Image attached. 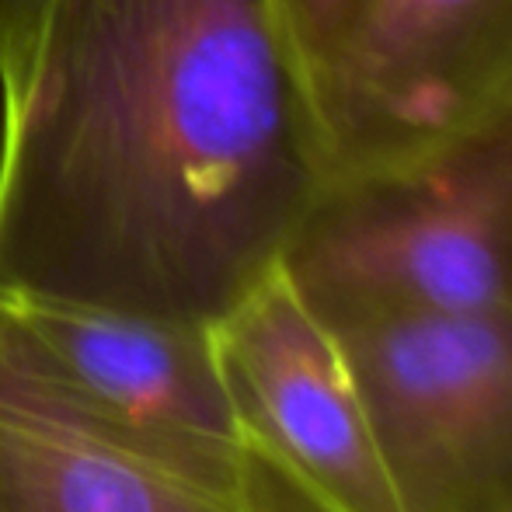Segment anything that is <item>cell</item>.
<instances>
[{
  "label": "cell",
  "instance_id": "cell-1",
  "mask_svg": "<svg viewBox=\"0 0 512 512\" xmlns=\"http://www.w3.org/2000/svg\"><path fill=\"white\" fill-rule=\"evenodd\" d=\"M324 178L279 0H53L0 112V290L213 328Z\"/></svg>",
  "mask_w": 512,
  "mask_h": 512
},
{
  "label": "cell",
  "instance_id": "cell-2",
  "mask_svg": "<svg viewBox=\"0 0 512 512\" xmlns=\"http://www.w3.org/2000/svg\"><path fill=\"white\" fill-rule=\"evenodd\" d=\"M283 265L331 321L512 304V98L321 192Z\"/></svg>",
  "mask_w": 512,
  "mask_h": 512
},
{
  "label": "cell",
  "instance_id": "cell-3",
  "mask_svg": "<svg viewBox=\"0 0 512 512\" xmlns=\"http://www.w3.org/2000/svg\"><path fill=\"white\" fill-rule=\"evenodd\" d=\"M0 512L317 509L258 453H192L95 405L0 290Z\"/></svg>",
  "mask_w": 512,
  "mask_h": 512
},
{
  "label": "cell",
  "instance_id": "cell-4",
  "mask_svg": "<svg viewBox=\"0 0 512 512\" xmlns=\"http://www.w3.org/2000/svg\"><path fill=\"white\" fill-rule=\"evenodd\" d=\"M331 324L359 373L405 512L499 506L512 492V304Z\"/></svg>",
  "mask_w": 512,
  "mask_h": 512
},
{
  "label": "cell",
  "instance_id": "cell-5",
  "mask_svg": "<svg viewBox=\"0 0 512 512\" xmlns=\"http://www.w3.org/2000/svg\"><path fill=\"white\" fill-rule=\"evenodd\" d=\"M237 422L317 512H405L335 324L279 262L209 328Z\"/></svg>",
  "mask_w": 512,
  "mask_h": 512
},
{
  "label": "cell",
  "instance_id": "cell-6",
  "mask_svg": "<svg viewBox=\"0 0 512 512\" xmlns=\"http://www.w3.org/2000/svg\"><path fill=\"white\" fill-rule=\"evenodd\" d=\"M509 98L512 0H359L314 91L324 192Z\"/></svg>",
  "mask_w": 512,
  "mask_h": 512
},
{
  "label": "cell",
  "instance_id": "cell-7",
  "mask_svg": "<svg viewBox=\"0 0 512 512\" xmlns=\"http://www.w3.org/2000/svg\"><path fill=\"white\" fill-rule=\"evenodd\" d=\"M14 304L70 384L115 418L192 453H258L237 422L209 328L21 297Z\"/></svg>",
  "mask_w": 512,
  "mask_h": 512
},
{
  "label": "cell",
  "instance_id": "cell-8",
  "mask_svg": "<svg viewBox=\"0 0 512 512\" xmlns=\"http://www.w3.org/2000/svg\"><path fill=\"white\" fill-rule=\"evenodd\" d=\"M279 7H283V21H286V32H290L293 56H297L310 105H314L317 77H321L324 63L331 60L335 46L342 42L359 0H279ZM314 119H317V105H314ZM317 133H321V129H317Z\"/></svg>",
  "mask_w": 512,
  "mask_h": 512
},
{
  "label": "cell",
  "instance_id": "cell-9",
  "mask_svg": "<svg viewBox=\"0 0 512 512\" xmlns=\"http://www.w3.org/2000/svg\"><path fill=\"white\" fill-rule=\"evenodd\" d=\"M53 0H0V112L25 91Z\"/></svg>",
  "mask_w": 512,
  "mask_h": 512
},
{
  "label": "cell",
  "instance_id": "cell-10",
  "mask_svg": "<svg viewBox=\"0 0 512 512\" xmlns=\"http://www.w3.org/2000/svg\"><path fill=\"white\" fill-rule=\"evenodd\" d=\"M492 512H512V492H509V495H506V499H502V502H499V506H495Z\"/></svg>",
  "mask_w": 512,
  "mask_h": 512
}]
</instances>
